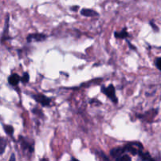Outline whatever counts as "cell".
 I'll return each mask as SVG.
<instances>
[{"label": "cell", "mask_w": 161, "mask_h": 161, "mask_svg": "<svg viewBox=\"0 0 161 161\" xmlns=\"http://www.w3.org/2000/svg\"><path fill=\"white\" fill-rule=\"evenodd\" d=\"M19 141H20L21 148H22L24 151H28V153H32V152H33V150H34L33 145L31 144L28 141H27L25 137L20 136V137H19Z\"/></svg>", "instance_id": "3"}, {"label": "cell", "mask_w": 161, "mask_h": 161, "mask_svg": "<svg viewBox=\"0 0 161 161\" xmlns=\"http://www.w3.org/2000/svg\"><path fill=\"white\" fill-rule=\"evenodd\" d=\"M77 9H78V6H73L72 8H71V10H74V11H76Z\"/></svg>", "instance_id": "18"}, {"label": "cell", "mask_w": 161, "mask_h": 161, "mask_svg": "<svg viewBox=\"0 0 161 161\" xmlns=\"http://www.w3.org/2000/svg\"><path fill=\"white\" fill-rule=\"evenodd\" d=\"M71 161H79L78 159H75V158H72V159H71Z\"/></svg>", "instance_id": "20"}, {"label": "cell", "mask_w": 161, "mask_h": 161, "mask_svg": "<svg viewBox=\"0 0 161 161\" xmlns=\"http://www.w3.org/2000/svg\"><path fill=\"white\" fill-rule=\"evenodd\" d=\"M9 161H16V159H15V155L14 154H12L10 158V160Z\"/></svg>", "instance_id": "17"}, {"label": "cell", "mask_w": 161, "mask_h": 161, "mask_svg": "<svg viewBox=\"0 0 161 161\" xmlns=\"http://www.w3.org/2000/svg\"><path fill=\"white\" fill-rule=\"evenodd\" d=\"M116 161H131V158L127 154H123V155L117 158Z\"/></svg>", "instance_id": "13"}, {"label": "cell", "mask_w": 161, "mask_h": 161, "mask_svg": "<svg viewBox=\"0 0 161 161\" xmlns=\"http://www.w3.org/2000/svg\"><path fill=\"white\" fill-rule=\"evenodd\" d=\"M21 81V77L18 74H13L8 77V82L12 86H17Z\"/></svg>", "instance_id": "6"}, {"label": "cell", "mask_w": 161, "mask_h": 161, "mask_svg": "<svg viewBox=\"0 0 161 161\" xmlns=\"http://www.w3.org/2000/svg\"><path fill=\"white\" fill-rule=\"evenodd\" d=\"M8 28H9V16H7L6 20V28H4V32H3V35H2V40H6L7 39V36H8Z\"/></svg>", "instance_id": "12"}, {"label": "cell", "mask_w": 161, "mask_h": 161, "mask_svg": "<svg viewBox=\"0 0 161 161\" xmlns=\"http://www.w3.org/2000/svg\"><path fill=\"white\" fill-rule=\"evenodd\" d=\"M46 38L47 36L45 34H43V33H33V34H30L27 36V41L28 43H31L32 41L40 42V41H44Z\"/></svg>", "instance_id": "4"}, {"label": "cell", "mask_w": 161, "mask_h": 161, "mask_svg": "<svg viewBox=\"0 0 161 161\" xmlns=\"http://www.w3.org/2000/svg\"><path fill=\"white\" fill-rule=\"evenodd\" d=\"M32 97L35 100V101H36L37 103H39L40 104H41L43 107H48L51 104V99L48 98V97H46L45 95L43 94H35L32 95Z\"/></svg>", "instance_id": "2"}, {"label": "cell", "mask_w": 161, "mask_h": 161, "mask_svg": "<svg viewBox=\"0 0 161 161\" xmlns=\"http://www.w3.org/2000/svg\"><path fill=\"white\" fill-rule=\"evenodd\" d=\"M6 140L3 138L2 137H0V155H2V153H4L5 149L6 147Z\"/></svg>", "instance_id": "10"}, {"label": "cell", "mask_w": 161, "mask_h": 161, "mask_svg": "<svg viewBox=\"0 0 161 161\" xmlns=\"http://www.w3.org/2000/svg\"><path fill=\"white\" fill-rule=\"evenodd\" d=\"M128 36H129V34H128V32L126 31V28H123L121 32H115V38L117 39H126L128 37Z\"/></svg>", "instance_id": "9"}, {"label": "cell", "mask_w": 161, "mask_h": 161, "mask_svg": "<svg viewBox=\"0 0 161 161\" xmlns=\"http://www.w3.org/2000/svg\"><path fill=\"white\" fill-rule=\"evenodd\" d=\"M29 80V75L28 74V73H25L23 76L21 77V81L23 83H28Z\"/></svg>", "instance_id": "14"}, {"label": "cell", "mask_w": 161, "mask_h": 161, "mask_svg": "<svg viewBox=\"0 0 161 161\" xmlns=\"http://www.w3.org/2000/svg\"><path fill=\"white\" fill-rule=\"evenodd\" d=\"M3 128H4V130L6 133V134L10 135V136H13L14 130V127H13L12 126L5 125L4 126H3Z\"/></svg>", "instance_id": "11"}, {"label": "cell", "mask_w": 161, "mask_h": 161, "mask_svg": "<svg viewBox=\"0 0 161 161\" xmlns=\"http://www.w3.org/2000/svg\"><path fill=\"white\" fill-rule=\"evenodd\" d=\"M40 161H48V159H46V158H43V159H40Z\"/></svg>", "instance_id": "19"}, {"label": "cell", "mask_w": 161, "mask_h": 161, "mask_svg": "<svg viewBox=\"0 0 161 161\" xmlns=\"http://www.w3.org/2000/svg\"><path fill=\"white\" fill-rule=\"evenodd\" d=\"M155 64L157 68L161 71V58H157L156 59Z\"/></svg>", "instance_id": "15"}, {"label": "cell", "mask_w": 161, "mask_h": 161, "mask_svg": "<svg viewBox=\"0 0 161 161\" xmlns=\"http://www.w3.org/2000/svg\"><path fill=\"white\" fill-rule=\"evenodd\" d=\"M150 25L153 27V28L154 29V31H156V32H158L159 28H158V27H157L156 25L153 22V21H150Z\"/></svg>", "instance_id": "16"}, {"label": "cell", "mask_w": 161, "mask_h": 161, "mask_svg": "<svg viewBox=\"0 0 161 161\" xmlns=\"http://www.w3.org/2000/svg\"><path fill=\"white\" fill-rule=\"evenodd\" d=\"M137 155L141 157V159L144 161H155L152 158L151 156H150V154H149V153H147V152H143V150L139 152Z\"/></svg>", "instance_id": "8"}, {"label": "cell", "mask_w": 161, "mask_h": 161, "mask_svg": "<svg viewBox=\"0 0 161 161\" xmlns=\"http://www.w3.org/2000/svg\"><path fill=\"white\" fill-rule=\"evenodd\" d=\"M80 14L85 17H95L99 16V14L93 10L91 9H82L80 10Z\"/></svg>", "instance_id": "7"}, {"label": "cell", "mask_w": 161, "mask_h": 161, "mask_svg": "<svg viewBox=\"0 0 161 161\" xmlns=\"http://www.w3.org/2000/svg\"><path fill=\"white\" fill-rule=\"evenodd\" d=\"M101 91L104 95H106L108 97L113 103L117 104L118 103V98L115 94V86L113 85H109L107 87H102L101 88Z\"/></svg>", "instance_id": "1"}, {"label": "cell", "mask_w": 161, "mask_h": 161, "mask_svg": "<svg viewBox=\"0 0 161 161\" xmlns=\"http://www.w3.org/2000/svg\"><path fill=\"white\" fill-rule=\"evenodd\" d=\"M126 152L124 150V148L123 147H116L114 148L111 150L110 153H111V156L112 157H114L115 159H117V158H119V156L124 154Z\"/></svg>", "instance_id": "5"}]
</instances>
